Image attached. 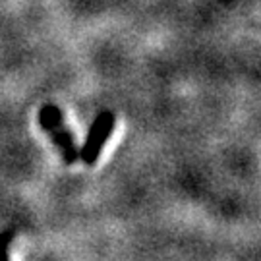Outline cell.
Masks as SVG:
<instances>
[{
  "label": "cell",
  "mask_w": 261,
  "mask_h": 261,
  "mask_svg": "<svg viewBox=\"0 0 261 261\" xmlns=\"http://www.w3.org/2000/svg\"><path fill=\"white\" fill-rule=\"evenodd\" d=\"M39 124L47 132L50 141L56 145L60 157L66 165H74L80 159V149L75 145L74 134L68 130L64 122V112L60 111L56 105H45L39 111Z\"/></svg>",
  "instance_id": "obj_1"
},
{
  "label": "cell",
  "mask_w": 261,
  "mask_h": 261,
  "mask_svg": "<svg viewBox=\"0 0 261 261\" xmlns=\"http://www.w3.org/2000/svg\"><path fill=\"white\" fill-rule=\"evenodd\" d=\"M114 124H116V116L112 111H103L95 116V120L89 126L84 145L80 147V159L85 167H93L99 161L103 147L107 145V141L111 140Z\"/></svg>",
  "instance_id": "obj_2"
},
{
  "label": "cell",
  "mask_w": 261,
  "mask_h": 261,
  "mask_svg": "<svg viewBox=\"0 0 261 261\" xmlns=\"http://www.w3.org/2000/svg\"><path fill=\"white\" fill-rule=\"evenodd\" d=\"M14 236H16V230H2L0 232V261H10L8 259V248L12 240H14Z\"/></svg>",
  "instance_id": "obj_3"
}]
</instances>
